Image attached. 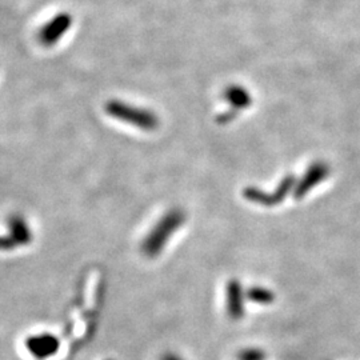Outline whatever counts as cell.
<instances>
[{
    "instance_id": "1",
    "label": "cell",
    "mask_w": 360,
    "mask_h": 360,
    "mask_svg": "<svg viewBox=\"0 0 360 360\" xmlns=\"http://www.w3.org/2000/svg\"><path fill=\"white\" fill-rule=\"evenodd\" d=\"M186 215L180 210H171L159 222L153 229L147 233L142 242V253L147 257H156L166 248L171 236L176 233L184 223Z\"/></svg>"
},
{
    "instance_id": "2",
    "label": "cell",
    "mask_w": 360,
    "mask_h": 360,
    "mask_svg": "<svg viewBox=\"0 0 360 360\" xmlns=\"http://www.w3.org/2000/svg\"><path fill=\"white\" fill-rule=\"evenodd\" d=\"M106 111L109 116L145 131H152L159 125V119L153 112H151L146 108L129 106L120 100L108 102Z\"/></svg>"
},
{
    "instance_id": "3",
    "label": "cell",
    "mask_w": 360,
    "mask_h": 360,
    "mask_svg": "<svg viewBox=\"0 0 360 360\" xmlns=\"http://www.w3.org/2000/svg\"><path fill=\"white\" fill-rule=\"evenodd\" d=\"M28 354L38 360H47L55 357L61 350V340L50 332H42L28 337L25 341Z\"/></svg>"
},
{
    "instance_id": "4",
    "label": "cell",
    "mask_w": 360,
    "mask_h": 360,
    "mask_svg": "<svg viewBox=\"0 0 360 360\" xmlns=\"http://www.w3.org/2000/svg\"><path fill=\"white\" fill-rule=\"evenodd\" d=\"M72 18L68 14H59L54 17L52 21L44 24L39 32V39L44 45H54L59 42V39L68 31L71 27Z\"/></svg>"
},
{
    "instance_id": "5",
    "label": "cell",
    "mask_w": 360,
    "mask_h": 360,
    "mask_svg": "<svg viewBox=\"0 0 360 360\" xmlns=\"http://www.w3.org/2000/svg\"><path fill=\"white\" fill-rule=\"evenodd\" d=\"M295 183L294 178H286L280 184L279 187H276L275 192L273 193H266L263 191L255 190V189H247L244 191V195L247 199H250L251 202L254 203H259V204H263V206H275L276 203L282 202L286 195L290 192L293 184Z\"/></svg>"
},
{
    "instance_id": "6",
    "label": "cell",
    "mask_w": 360,
    "mask_h": 360,
    "mask_svg": "<svg viewBox=\"0 0 360 360\" xmlns=\"http://www.w3.org/2000/svg\"><path fill=\"white\" fill-rule=\"evenodd\" d=\"M226 306L227 314L231 319H240L244 313V295L240 283L231 280L226 287Z\"/></svg>"
},
{
    "instance_id": "7",
    "label": "cell",
    "mask_w": 360,
    "mask_h": 360,
    "mask_svg": "<svg viewBox=\"0 0 360 360\" xmlns=\"http://www.w3.org/2000/svg\"><path fill=\"white\" fill-rule=\"evenodd\" d=\"M328 166L321 165V163H317L314 166H311L308 171L306 172L304 179L301 180V183L297 186V192H295V198L300 199L304 198L310 191L313 190L317 184H319L321 180H324L328 175Z\"/></svg>"
},
{
    "instance_id": "8",
    "label": "cell",
    "mask_w": 360,
    "mask_h": 360,
    "mask_svg": "<svg viewBox=\"0 0 360 360\" xmlns=\"http://www.w3.org/2000/svg\"><path fill=\"white\" fill-rule=\"evenodd\" d=\"M224 96L231 103V106L237 107V109L246 108V107L250 106V103H251L250 94L246 89H243L242 87H236V85L230 87L226 91Z\"/></svg>"
},
{
    "instance_id": "9",
    "label": "cell",
    "mask_w": 360,
    "mask_h": 360,
    "mask_svg": "<svg viewBox=\"0 0 360 360\" xmlns=\"http://www.w3.org/2000/svg\"><path fill=\"white\" fill-rule=\"evenodd\" d=\"M10 226H11V233H14V243L25 244L30 242L31 233H30L27 224L23 220L15 219L11 222Z\"/></svg>"
},
{
    "instance_id": "10",
    "label": "cell",
    "mask_w": 360,
    "mask_h": 360,
    "mask_svg": "<svg viewBox=\"0 0 360 360\" xmlns=\"http://www.w3.org/2000/svg\"><path fill=\"white\" fill-rule=\"evenodd\" d=\"M247 295L250 300L259 303V304H268V303H273V300H274V294L270 290H266L263 287H253L247 293Z\"/></svg>"
},
{
    "instance_id": "11",
    "label": "cell",
    "mask_w": 360,
    "mask_h": 360,
    "mask_svg": "<svg viewBox=\"0 0 360 360\" xmlns=\"http://www.w3.org/2000/svg\"><path fill=\"white\" fill-rule=\"evenodd\" d=\"M264 358H266V354L257 348L243 350L239 354V360H264Z\"/></svg>"
},
{
    "instance_id": "12",
    "label": "cell",
    "mask_w": 360,
    "mask_h": 360,
    "mask_svg": "<svg viewBox=\"0 0 360 360\" xmlns=\"http://www.w3.org/2000/svg\"><path fill=\"white\" fill-rule=\"evenodd\" d=\"M160 360H183L182 358H179L178 355H175V354H166V355H163L162 358H160Z\"/></svg>"
},
{
    "instance_id": "13",
    "label": "cell",
    "mask_w": 360,
    "mask_h": 360,
    "mask_svg": "<svg viewBox=\"0 0 360 360\" xmlns=\"http://www.w3.org/2000/svg\"><path fill=\"white\" fill-rule=\"evenodd\" d=\"M107 360H112V359H107Z\"/></svg>"
}]
</instances>
